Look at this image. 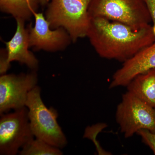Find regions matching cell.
<instances>
[{
	"label": "cell",
	"instance_id": "obj_14",
	"mask_svg": "<svg viewBox=\"0 0 155 155\" xmlns=\"http://www.w3.org/2000/svg\"><path fill=\"white\" fill-rule=\"evenodd\" d=\"M141 137L143 142L149 147L155 155V134L147 129H141L137 133Z\"/></svg>",
	"mask_w": 155,
	"mask_h": 155
},
{
	"label": "cell",
	"instance_id": "obj_12",
	"mask_svg": "<svg viewBox=\"0 0 155 155\" xmlns=\"http://www.w3.org/2000/svg\"><path fill=\"white\" fill-rule=\"evenodd\" d=\"M40 5L38 0H0L2 12L11 14L15 19L25 21L37 12Z\"/></svg>",
	"mask_w": 155,
	"mask_h": 155
},
{
	"label": "cell",
	"instance_id": "obj_11",
	"mask_svg": "<svg viewBox=\"0 0 155 155\" xmlns=\"http://www.w3.org/2000/svg\"><path fill=\"white\" fill-rule=\"evenodd\" d=\"M126 87L127 91L155 110V68L137 75Z\"/></svg>",
	"mask_w": 155,
	"mask_h": 155
},
{
	"label": "cell",
	"instance_id": "obj_13",
	"mask_svg": "<svg viewBox=\"0 0 155 155\" xmlns=\"http://www.w3.org/2000/svg\"><path fill=\"white\" fill-rule=\"evenodd\" d=\"M21 155H61V149L54 146L46 142L34 138L24 146L19 151Z\"/></svg>",
	"mask_w": 155,
	"mask_h": 155
},
{
	"label": "cell",
	"instance_id": "obj_9",
	"mask_svg": "<svg viewBox=\"0 0 155 155\" xmlns=\"http://www.w3.org/2000/svg\"><path fill=\"white\" fill-rule=\"evenodd\" d=\"M17 27L14 36L8 41L6 42V49L1 50L0 72L5 74L13 61H17L25 65L31 70L38 67V61L34 54L29 51L28 28H25V21L16 19Z\"/></svg>",
	"mask_w": 155,
	"mask_h": 155
},
{
	"label": "cell",
	"instance_id": "obj_5",
	"mask_svg": "<svg viewBox=\"0 0 155 155\" xmlns=\"http://www.w3.org/2000/svg\"><path fill=\"white\" fill-rule=\"evenodd\" d=\"M116 120L125 138L141 129L155 134V110L130 92L122 94L116 108Z\"/></svg>",
	"mask_w": 155,
	"mask_h": 155
},
{
	"label": "cell",
	"instance_id": "obj_7",
	"mask_svg": "<svg viewBox=\"0 0 155 155\" xmlns=\"http://www.w3.org/2000/svg\"><path fill=\"white\" fill-rule=\"evenodd\" d=\"M36 71L0 77V115L25 107L29 92L37 86Z\"/></svg>",
	"mask_w": 155,
	"mask_h": 155
},
{
	"label": "cell",
	"instance_id": "obj_1",
	"mask_svg": "<svg viewBox=\"0 0 155 155\" xmlns=\"http://www.w3.org/2000/svg\"><path fill=\"white\" fill-rule=\"evenodd\" d=\"M87 37L101 58L122 62L155 41L150 24L136 29L100 17L91 18Z\"/></svg>",
	"mask_w": 155,
	"mask_h": 155
},
{
	"label": "cell",
	"instance_id": "obj_10",
	"mask_svg": "<svg viewBox=\"0 0 155 155\" xmlns=\"http://www.w3.org/2000/svg\"><path fill=\"white\" fill-rule=\"evenodd\" d=\"M155 68V41L123 62L113 75L109 88L126 87L137 75Z\"/></svg>",
	"mask_w": 155,
	"mask_h": 155
},
{
	"label": "cell",
	"instance_id": "obj_6",
	"mask_svg": "<svg viewBox=\"0 0 155 155\" xmlns=\"http://www.w3.org/2000/svg\"><path fill=\"white\" fill-rule=\"evenodd\" d=\"M0 154L15 155L34 138L26 107L1 115Z\"/></svg>",
	"mask_w": 155,
	"mask_h": 155
},
{
	"label": "cell",
	"instance_id": "obj_2",
	"mask_svg": "<svg viewBox=\"0 0 155 155\" xmlns=\"http://www.w3.org/2000/svg\"><path fill=\"white\" fill-rule=\"evenodd\" d=\"M91 0H50L45 17L53 29L64 28L72 42L87 37L90 23L88 8Z\"/></svg>",
	"mask_w": 155,
	"mask_h": 155
},
{
	"label": "cell",
	"instance_id": "obj_8",
	"mask_svg": "<svg viewBox=\"0 0 155 155\" xmlns=\"http://www.w3.org/2000/svg\"><path fill=\"white\" fill-rule=\"evenodd\" d=\"M34 26H28L30 48L34 51L43 50L50 52L64 51L72 42L68 32L63 28L53 29L41 13H35Z\"/></svg>",
	"mask_w": 155,
	"mask_h": 155
},
{
	"label": "cell",
	"instance_id": "obj_3",
	"mask_svg": "<svg viewBox=\"0 0 155 155\" xmlns=\"http://www.w3.org/2000/svg\"><path fill=\"white\" fill-rule=\"evenodd\" d=\"M25 107L28 109L31 128L36 138L61 149L66 146L67 139L57 121L58 112L45 106L37 85L28 93Z\"/></svg>",
	"mask_w": 155,
	"mask_h": 155
},
{
	"label": "cell",
	"instance_id": "obj_4",
	"mask_svg": "<svg viewBox=\"0 0 155 155\" xmlns=\"http://www.w3.org/2000/svg\"><path fill=\"white\" fill-rule=\"evenodd\" d=\"M88 12L91 18L103 17L136 29L152 21L144 0H91Z\"/></svg>",
	"mask_w": 155,
	"mask_h": 155
},
{
	"label": "cell",
	"instance_id": "obj_16",
	"mask_svg": "<svg viewBox=\"0 0 155 155\" xmlns=\"http://www.w3.org/2000/svg\"><path fill=\"white\" fill-rule=\"evenodd\" d=\"M49 1L50 0H38L40 5L42 7L47 5Z\"/></svg>",
	"mask_w": 155,
	"mask_h": 155
},
{
	"label": "cell",
	"instance_id": "obj_15",
	"mask_svg": "<svg viewBox=\"0 0 155 155\" xmlns=\"http://www.w3.org/2000/svg\"><path fill=\"white\" fill-rule=\"evenodd\" d=\"M144 1L151 18L153 23V30L155 35V0H144Z\"/></svg>",
	"mask_w": 155,
	"mask_h": 155
}]
</instances>
